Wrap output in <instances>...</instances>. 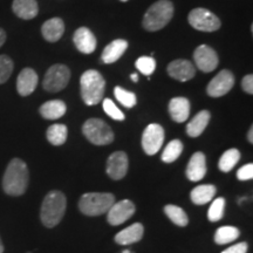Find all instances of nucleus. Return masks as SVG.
<instances>
[{
  "label": "nucleus",
  "mask_w": 253,
  "mask_h": 253,
  "mask_svg": "<svg viewBox=\"0 0 253 253\" xmlns=\"http://www.w3.org/2000/svg\"><path fill=\"white\" fill-rule=\"evenodd\" d=\"M30 182V171L20 158H13L8 163L2 178V189L8 196H21L26 192Z\"/></svg>",
  "instance_id": "f257e3e1"
},
{
  "label": "nucleus",
  "mask_w": 253,
  "mask_h": 253,
  "mask_svg": "<svg viewBox=\"0 0 253 253\" xmlns=\"http://www.w3.org/2000/svg\"><path fill=\"white\" fill-rule=\"evenodd\" d=\"M67 199L61 191H50L41 205L40 218L46 227H54L65 216Z\"/></svg>",
  "instance_id": "f03ea898"
},
{
  "label": "nucleus",
  "mask_w": 253,
  "mask_h": 253,
  "mask_svg": "<svg viewBox=\"0 0 253 253\" xmlns=\"http://www.w3.org/2000/svg\"><path fill=\"white\" fill-rule=\"evenodd\" d=\"M81 97L87 106H95L103 99L106 90V81L100 72L89 69L82 74L80 79Z\"/></svg>",
  "instance_id": "7ed1b4c3"
},
{
  "label": "nucleus",
  "mask_w": 253,
  "mask_h": 253,
  "mask_svg": "<svg viewBox=\"0 0 253 253\" xmlns=\"http://www.w3.org/2000/svg\"><path fill=\"white\" fill-rule=\"evenodd\" d=\"M173 17V4L170 0H158L148 8L143 17V27L149 32L162 30Z\"/></svg>",
  "instance_id": "20e7f679"
},
{
  "label": "nucleus",
  "mask_w": 253,
  "mask_h": 253,
  "mask_svg": "<svg viewBox=\"0 0 253 253\" xmlns=\"http://www.w3.org/2000/svg\"><path fill=\"white\" fill-rule=\"evenodd\" d=\"M115 203V196L107 192H88L79 202V209L84 214L96 217L107 213Z\"/></svg>",
  "instance_id": "39448f33"
},
{
  "label": "nucleus",
  "mask_w": 253,
  "mask_h": 253,
  "mask_svg": "<svg viewBox=\"0 0 253 253\" xmlns=\"http://www.w3.org/2000/svg\"><path fill=\"white\" fill-rule=\"evenodd\" d=\"M82 132L95 145H107L114 141V132L106 122L99 119H89L82 126Z\"/></svg>",
  "instance_id": "423d86ee"
},
{
  "label": "nucleus",
  "mask_w": 253,
  "mask_h": 253,
  "mask_svg": "<svg viewBox=\"0 0 253 253\" xmlns=\"http://www.w3.org/2000/svg\"><path fill=\"white\" fill-rule=\"evenodd\" d=\"M71 80V71L67 66L56 63L48 68L42 81V87L49 93H58L67 87Z\"/></svg>",
  "instance_id": "0eeeda50"
},
{
  "label": "nucleus",
  "mask_w": 253,
  "mask_h": 253,
  "mask_svg": "<svg viewBox=\"0 0 253 253\" xmlns=\"http://www.w3.org/2000/svg\"><path fill=\"white\" fill-rule=\"evenodd\" d=\"M189 24L195 30L202 32H214L220 28V19L207 8L197 7L189 13Z\"/></svg>",
  "instance_id": "6e6552de"
},
{
  "label": "nucleus",
  "mask_w": 253,
  "mask_h": 253,
  "mask_svg": "<svg viewBox=\"0 0 253 253\" xmlns=\"http://www.w3.org/2000/svg\"><path fill=\"white\" fill-rule=\"evenodd\" d=\"M164 142V129L157 123H151L142 135V147L147 155H155L160 151Z\"/></svg>",
  "instance_id": "1a4fd4ad"
},
{
  "label": "nucleus",
  "mask_w": 253,
  "mask_h": 253,
  "mask_svg": "<svg viewBox=\"0 0 253 253\" xmlns=\"http://www.w3.org/2000/svg\"><path fill=\"white\" fill-rule=\"evenodd\" d=\"M235 86V77L230 71L223 69L209 82L207 93L211 97H220L226 95Z\"/></svg>",
  "instance_id": "9d476101"
},
{
  "label": "nucleus",
  "mask_w": 253,
  "mask_h": 253,
  "mask_svg": "<svg viewBox=\"0 0 253 253\" xmlns=\"http://www.w3.org/2000/svg\"><path fill=\"white\" fill-rule=\"evenodd\" d=\"M135 211V204L131 201H129V199H123V201L119 202V203H114L112 205V208L107 212L108 213L107 220L113 226L121 225V224L126 223V220L130 219L134 216Z\"/></svg>",
  "instance_id": "9b49d317"
},
{
  "label": "nucleus",
  "mask_w": 253,
  "mask_h": 253,
  "mask_svg": "<svg viewBox=\"0 0 253 253\" xmlns=\"http://www.w3.org/2000/svg\"><path fill=\"white\" fill-rule=\"evenodd\" d=\"M194 60L197 68L204 73L213 72L219 63L216 50L208 45H201L195 49Z\"/></svg>",
  "instance_id": "f8f14e48"
},
{
  "label": "nucleus",
  "mask_w": 253,
  "mask_h": 253,
  "mask_svg": "<svg viewBox=\"0 0 253 253\" xmlns=\"http://www.w3.org/2000/svg\"><path fill=\"white\" fill-rule=\"evenodd\" d=\"M168 74L177 81L185 82L191 80L196 75V67L191 61L184 59L173 60L168 65Z\"/></svg>",
  "instance_id": "ddd939ff"
},
{
  "label": "nucleus",
  "mask_w": 253,
  "mask_h": 253,
  "mask_svg": "<svg viewBox=\"0 0 253 253\" xmlns=\"http://www.w3.org/2000/svg\"><path fill=\"white\" fill-rule=\"evenodd\" d=\"M128 156L123 151H116L112 154L107 161V173L110 178L119 181L128 172Z\"/></svg>",
  "instance_id": "4468645a"
},
{
  "label": "nucleus",
  "mask_w": 253,
  "mask_h": 253,
  "mask_svg": "<svg viewBox=\"0 0 253 253\" xmlns=\"http://www.w3.org/2000/svg\"><path fill=\"white\" fill-rule=\"evenodd\" d=\"M73 41L79 52L82 54H90L96 49V38L89 28L80 27L75 31Z\"/></svg>",
  "instance_id": "2eb2a0df"
},
{
  "label": "nucleus",
  "mask_w": 253,
  "mask_h": 253,
  "mask_svg": "<svg viewBox=\"0 0 253 253\" xmlns=\"http://www.w3.org/2000/svg\"><path fill=\"white\" fill-rule=\"evenodd\" d=\"M186 177L189 181L198 182L207 175V158L201 151H197L190 158L188 167L185 170Z\"/></svg>",
  "instance_id": "dca6fc26"
},
{
  "label": "nucleus",
  "mask_w": 253,
  "mask_h": 253,
  "mask_svg": "<svg viewBox=\"0 0 253 253\" xmlns=\"http://www.w3.org/2000/svg\"><path fill=\"white\" fill-rule=\"evenodd\" d=\"M39 78L36 71L32 68H24L18 75L17 90L21 96H28L36 90Z\"/></svg>",
  "instance_id": "f3484780"
},
{
  "label": "nucleus",
  "mask_w": 253,
  "mask_h": 253,
  "mask_svg": "<svg viewBox=\"0 0 253 253\" xmlns=\"http://www.w3.org/2000/svg\"><path fill=\"white\" fill-rule=\"evenodd\" d=\"M41 33L45 40L49 42H56L61 39L65 33V24H63L61 18H52L43 23L41 27Z\"/></svg>",
  "instance_id": "a211bd4d"
},
{
  "label": "nucleus",
  "mask_w": 253,
  "mask_h": 253,
  "mask_svg": "<svg viewBox=\"0 0 253 253\" xmlns=\"http://www.w3.org/2000/svg\"><path fill=\"white\" fill-rule=\"evenodd\" d=\"M144 227L141 223H135L126 229L120 231L115 236V242L119 245H130L140 242L143 237Z\"/></svg>",
  "instance_id": "6ab92c4d"
},
{
  "label": "nucleus",
  "mask_w": 253,
  "mask_h": 253,
  "mask_svg": "<svg viewBox=\"0 0 253 253\" xmlns=\"http://www.w3.org/2000/svg\"><path fill=\"white\" fill-rule=\"evenodd\" d=\"M169 114L175 122H185L190 115L189 100L185 97H173L169 102Z\"/></svg>",
  "instance_id": "aec40b11"
},
{
  "label": "nucleus",
  "mask_w": 253,
  "mask_h": 253,
  "mask_svg": "<svg viewBox=\"0 0 253 253\" xmlns=\"http://www.w3.org/2000/svg\"><path fill=\"white\" fill-rule=\"evenodd\" d=\"M12 9L18 18L24 20L34 19L39 13V6L37 0H14Z\"/></svg>",
  "instance_id": "412c9836"
},
{
  "label": "nucleus",
  "mask_w": 253,
  "mask_h": 253,
  "mask_svg": "<svg viewBox=\"0 0 253 253\" xmlns=\"http://www.w3.org/2000/svg\"><path fill=\"white\" fill-rule=\"evenodd\" d=\"M128 48V42L126 40L123 39H116L113 42H110L108 46H106V48L103 49L101 59L104 63L110 65L118 61L119 59H121V56L125 54V52Z\"/></svg>",
  "instance_id": "4be33fe9"
},
{
  "label": "nucleus",
  "mask_w": 253,
  "mask_h": 253,
  "mask_svg": "<svg viewBox=\"0 0 253 253\" xmlns=\"http://www.w3.org/2000/svg\"><path fill=\"white\" fill-rule=\"evenodd\" d=\"M67 112V106L61 100L47 101L40 107V115L46 120L61 119Z\"/></svg>",
  "instance_id": "5701e85b"
},
{
  "label": "nucleus",
  "mask_w": 253,
  "mask_h": 253,
  "mask_svg": "<svg viewBox=\"0 0 253 253\" xmlns=\"http://www.w3.org/2000/svg\"><path fill=\"white\" fill-rule=\"evenodd\" d=\"M210 112H208V110L199 112L186 126V132H188L190 137H198L199 135L203 134L205 128H207L209 122H210Z\"/></svg>",
  "instance_id": "b1692460"
},
{
  "label": "nucleus",
  "mask_w": 253,
  "mask_h": 253,
  "mask_svg": "<svg viewBox=\"0 0 253 253\" xmlns=\"http://www.w3.org/2000/svg\"><path fill=\"white\" fill-rule=\"evenodd\" d=\"M217 189L214 185L211 184H204V185H198L192 190L191 194V201L192 203L196 205H204L211 202V199L216 195Z\"/></svg>",
  "instance_id": "393cba45"
},
{
  "label": "nucleus",
  "mask_w": 253,
  "mask_h": 253,
  "mask_svg": "<svg viewBox=\"0 0 253 253\" xmlns=\"http://www.w3.org/2000/svg\"><path fill=\"white\" fill-rule=\"evenodd\" d=\"M68 129L65 125H52L47 129V140L53 145H62L67 140Z\"/></svg>",
  "instance_id": "a878e982"
},
{
  "label": "nucleus",
  "mask_w": 253,
  "mask_h": 253,
  "mask_svg": "<svg viewBox=\"0 0 253 253\" xmlns=\"http://www.w3.org/2000/svg\"><path fill=\"white\" fill-rule=\"evenodd\" d=\"M240 236L239 230L235 226H223L219 227L214 233V242L218 245L230 244V243L235 242L238 239Z\"/></svg>",
  "instance_id": "bb28decb"
},
{
  "label": "nucleus",
  "mask_w": 253,
  "mask_h": 253,
  "mask_svg": "<svg viewBox=\"0 0 253 253\" xmlns=\"http://www.w3.org/2000/svg\"><path fill=\"white\" fill-rule=\"evenodd\" d=\"M240 160V153L238 149L232 148V149L226 150L225 153L221 155L218 167L223 172H229L237 166V163Z\"/></svg>",
  "instance_id": "cd10ccee"
},
{
  "label": "nucleus",
  "mask_w": 253,
  "mask_h": 253,
  "mask_svg": "<svg viewBox=\"0 0 253 253\" xmlns=\"http://www.w3.org/2000/svg\"><path fill=\"white\" fill-rule=\"evenodd\" d=\"M164 213H166L168 218H169L173 224H176L177 226L184 227L188 225L189 218L182 208L177 207V205L169 204L167 205V207H164Z\"/></svg>",
  "instance_id": "c85d7f7f"
},
{
  "label": "nucleus",
  "mask_w": 253,
  "mask_h": 253,
  "mask_svg": "<svg viewBox=\"0 0 253 253\" xmlns=\"http://www.w3.org/2000/svg\"><path fill=\"white\" fill-rule=\"evenodd\" d=\"M183 151V143L179 140H173L164 148L162 161L166 163H172L181 156Z\"/></svg>",
  "instance_id": "c756f323"
},
{
  "label": "nucleus",
  "mask_w": 253,
  "mask_h": 253,
  "mask_svg": "<svg viewBox=\"0 0 253 253\" xmlns=\"http://www.w3.org/2000/svg\"><path fill=\"white\" fill-rule=\"evenodd\" d=\"M114 95H115L116 100H118L122 106L126 107V108H132L136 104V102H137L136 95L134 93H131V91L123 89L122 87H115V89H114Z\"/></svg>",
  "instance_id": "7c9ffc66"
},
{
  "label": "nucleus",
  "mask_w": 253,
  "mask_h": 253,
  "mask_svg": "<svg viewBox=\"0 0 253 253\" xmlns=\"http://www.w3.org/2000/svg\"><path fill=\"white\" fill-rule=\"evenodd\" d=\"M224 209H225V199L221 197L214 199L208 211L209 220L213 221V223L219 221L223 218Z\"/></svg>",
  "instance_id": "2f4dec72"
},
{
  "label": "nucleus",
  "mask_w": 253,
  "mask_h": 253,
  "mask_svg": "<svg viewBox=\"0 0 253 253\" xmlns=\"http://www.w3.org/2000/svg\"><path fill=\"white\" fill-rule=\"evenodd\" d=\"M14 63L8 55H0V84H5L13 72Z\"/></svg>",
  "instance_id": "473e14b6"
},
{
  "label": "nucleus",
  "mask_w": 253,
  "mask_h": 253,
  "mask_svg": "<svg viewBox=\"0 0 253 253\" xmlns=\"http://www.w3.org/2000/svg\"><path fill=\"white\" fill-rule=\"evenodd\" d=\"M136 68L140 71L142 74L148 75L149 77L150 74H153L156 69V61H155L154 58L151 56H141L136 60Z\"/></svg>",
  "instance_id": "72a5a7b5"
},
{
  "label": "nucleus",
  "mask_w": 253,
  "mask_h": 253,
  "mask_svg": "<svg viewBox=\"0 0 253 253\" xmlns=\"http://www.w3.org/2000/svg\"><path fill=\"white\" fill-rule=\"evenodd\" d=\"M102 104H103L104 113H106L108 116H110L113 120H116V121H123V120L126 119L125 114L118 108V106H116V104L114 103L110 99H104Z\"/></svg>",
  "instance_id": "f704fd0d"
},
{
  "label": "nucleus",
  "mask_w": 253,
  "mask_h": 253,
  "mask_svg": "<svg viewBox=\"0 0 253 253\" xmlns=\"http://www.w3.org/2000/svg\"><path fill=\"white\" fill-rule=\"evenodd\" d=\"M237 177H238L239 181H249V179L253 178V164L249 163L243 166L240 169L237 171Z\"/></svg>",
  "instance_id": "c9c22d12"
},
{
  "label": "nucleus",
  "mask_w": 253,
  "mask_h": 253,
  "mask_svg": "<svg viewBox=\"0 0 253 253\" xmlns=\"http://www.w3.org/2000/svg\"><path fill=\"white\" fill-rule=\"evenodd\" d=\"M248 250H249L248 243L243 242V243H239V244L230 246L229 249L224 250L221 253H248Z\"/></svg>",
  "instance_id": "e433bc0d"
},
{
  "label": "nucleus",
  "mask_w": 253,
  "mask_h": 253,
  "mask_svg": "<svg viewBox=\"0 0 253 253\" xmlns=\"http://www.w3.org/2000/svg\"><path fill=\"white\" fill-rule=\"evenodd\" d=\"M242 88L245 93L250 95L253 94V75L248 74L244 79L242 80Z\"/></svg>",
  "instance_id": "4c0bfd02"
},
{
  "label": "nucleus",
  "mask_w": 253,
  "mask_h": 253,
  "mask_svg": "<svg viewBox=\"0 0 253 253\" xmlns=\"http://www.w3.org/2000/svg\"><path fill=\"white\" fill-rule=\"evenodd\" d=\"M6 41V32L2 30V28H0V48H1V46L4 45Z\"/></svg>",
  "instance_id": "58836bf2"
},
{
  "label": "nucleus",
  "mask_w": 253,
  "mask_h": 253,
  "mask_svg": "<svg viewBox=\"0 0 253 253\" xmlns=\"http://www.w3.org/2000/svg\"><path fill=\"white\" fill-rule=\"evenodd\" d=\"M248 140L250 143H253V128L251 126L249 130V134H248Z\"/></svg>",
  "instance_id": "ea45409f"
},
{
  "label": "nucleus",
  "mask_w": 253,
  "mask_h": 253,
  "mask_svg": "<svg viewBox=\"0 0 253 253\" xmlns=\"http://www.w3.org/2000/svg\"><path fill=\"white\" fill-rule=\"evenodd\" d=\"M130 79L134 82H137L138 81V77H137V74H131L130 75Z\"/></svg>",
  "instance_id": "a19ab883"
},
{
  "label": "nucleus",
  "mask_w": 253,
  "mask_h": 253,
  "mask_svg": "<svg viewBox=\"0 0 253 253\" xmlns=\"http://www.w3.org/2000/svg\"><path fill=\"white\" fill-rule=\"evenodd\" d=\"M4 252V245H2V242H1V238H0V253Z\"/></svg>",
  "instance_id": "79ce46f5"
},
{
  "label": "nucleus",
  "mask_w": 253,
  "mask_h": 253,
  "mask_svg": "<svg viewBox=\"0 0 253 253\" xmlns=\"http://www.w3.org/2000/svg\"><path fill=\"white\" fill-rule=\"evenodd\" d=\"M122 253H131L130 251H129V250H125V251H123Z\"/></svg>",
  "instance_id": "37998d69"
},
{
  "label": "nucleus",
  "mask_w": 253,
  "mask_h": 253,
  "mask_svg": "<svg viewBox=\"0 0 253 253\" xmlns=\"http://www.w3.org/2000/svg\"><path fill=\"white\" fill-rule=\"evenodd\" d=\"M121 1H123V2H125V1H128V0H121Z\"/></svg>",
  "instance_id": "c03bdc74"
},
{
  "label": "nucleus",
  "mask_w": 253,
  "mask_h": 253,
  "mask_svg": "<svg viewBox=\"0 0 253 253\" xmlns=\"http://www.w3.org/2000/svg\"><path fill=\"white\" fill-rule=\"evenodd\" d=\"M27 253H31V252H27Z\"/></svg>",
  "instance_id": "a18cd8bd"
}]
</instances>
